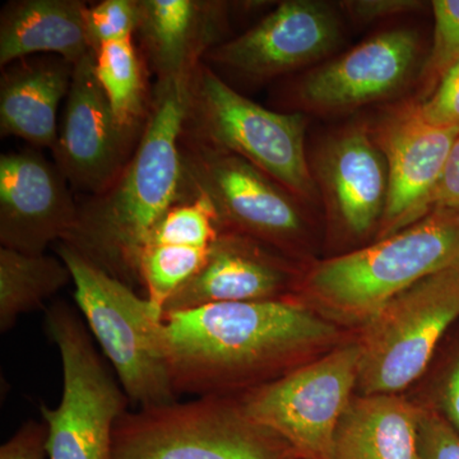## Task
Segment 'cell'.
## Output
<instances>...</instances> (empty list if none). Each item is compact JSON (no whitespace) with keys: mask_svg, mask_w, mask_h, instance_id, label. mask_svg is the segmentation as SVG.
<instances>
[{"mask_svg":"<svg viewBox=\"0 0 459 459\" xmlns=\"http://www.w3.org/2000/svg\"><path fill=\"white\" fill-rule=\"evenodd\" d=\"M343 329L298 295L205 305L162 316V346L175 392L244 394L331 351Z\"/></svg>","mask_w":459,"mask_h":459,"instance_id":"1","label":"cell"},{"mask_svg":"<svg viewBox=\"0 0 459 459\" xmlns=\"http://www.w3.org/2000/svg\"><path fill=\"white\" fill-rule=\"evenodd\" d=\"M190 77L157 81L128 164L107 190L78 205L74 228L60 241L132 289L141 285L138 264L151 232L186 199L180 141Z\"/></svg>","mask_w":459,"mask_h":459,"instance_id":"2","label":"cell"},{"mask_svg":"<svg viewBox=\"0 0 459 459\" xmlns=\"http://www.w3.org/2000/svg\"><path fill=\"white\" fill-rule=\"evenodd\" d=\"M459 261V210L434 208L391 237L310 264L298 295L340 328L362 329L404 290Z\"/></svg>","mask_w":459,"mask_h":459,"instance_id":"3","label":"cell"},{"mask_svg":"<svg viewBox=\"0 0 459 459\" xmlns=\"http://www.w3.org/2000/svg\"><path fill=\"white\" fill-rule=\"evenodd\" d=\"M307 124L304 114L279 113L246 98L202 62L190 77L181 138L247 160L312 205L320 195L305 148Z\"/></svg>","mask_w":459,"mask_h":459,"instance_id":"4","label":"cell"},{"mask_svg":"<svg viewBox=\"0 0 459 459\" xmlns=\"http://www.w3.org/2000/svg\"><path fill=\"white\" fill-rule=\"evenodd\" d=\"M56 253L71 271L75 303L126 397L141 409L177 402L162 346L161 314L72 247L59 243Z\"/></svg>","mask_w":459,"mask_h":459,"instance_id":"5","label":"cell"},{"mask_svg":"<svg viewBox=\"0 0 459 459\" xmlns=\"http://www.w3.org/2000/svg\"><path fill=\"white\" fill-rule=\"evenodd\" d=\"M255 421L235 395L126 412L113 435V459H298Z\"/></svg>","mask_w":459,"mask_h":459,"instance_id":"6","label":"cell"},{"mask_svg":"<svg viewBox=\"0 0 459 459\" xmlns=\"http://www.w3.org/2000/svg\"><path fill=\"white\" fill-rule=\"evenodd\" d=\"M186 199L204 195L212 204L220 231L261 241L301 263L312 249L307 204L234 153L181 138Z\"/></svg>","mask_w":459,"mask_h":459,"instance_id":"7","label":"cell"},{"mask_svg":"<svg viewBox=\"0 0 459 459\" xmlns=\"http://www.w3.org/2000/svg\"><path fill=\"white\" fill-rule=\"evenodd\" d=\"M45 328L59 350L63 394L56 409L41 406L49 459H113V435L126 397L96 351L87 325L66 303L51 305Z\"/></svg>","mask_w":459,"mask_h":459,"instance_id":"8","label":"cell"},{"mask_svg":"<svg viewBox=\"0 0 459 459\" xmlns=\"http://www.w3.org/2000/svg\"><path fill=\"white\" fill-rule=\"evenodd\" d=\"M458 318L459 261L404 290L360 329L356 394H401Z\"/></svg>","mask_w":459,"mask_h":459,"instance_id":"9","label":"cell"},{"mask_svg":"<svg viewBox=\"0 0 459 459\" xmlns=\"http://www.w3.org/2000/svg\"><path fill=\"white\" fill-rule=\"evenodd\" d=\"M358 337L286 376L238 395L247 412L304 459L327 458L340 419L356 394Z\"/></svg>","mask_w":459,"mask_h":459,"instance_id":"10","label":"cell"},{"mask_svg":"<svg viewBox=\"0 0 459 459\" xmlns=\"http://www.w3.org/2000/svg\"><path fill=\"white\" fill-rule=\"evenodd\" d=\"M369 128L388 169L385 216L374 238L379 240L433 211L435 189L459 131L429 122L418 98L386 108Z\"/></svg>","mask_w":459,"mask_h":459,"instance_id":"11","label":"cell"},{"mask_svg":"<svg viewBox=\"0 0 459 459\" xmlns=\"http://www.w3.org/2000/svg\"><path fill=\"white\" fill-rule=\"evenodd\" d=\"M142 134L124 129L95 71V51L74 65L53 155L68 183L90 197L107 190L128 164Z\"/></svg>","mask_w":459,"mask_h":459,"instance_id":"12","label":"cell"},{"mask_svg":"<svg viewBox=\"0 0 459 459\" xmlns=\"http://www.w3.org/2000/svg\"><path fill=\"white\" fill-rule=\"evenodd\" d=\"M340 40V18L333 5L322 0H287L252 29L208 51L204 62L247 80L267 81L319 62Z\"/></svg>","mask_w":459,"mask_h":459,"instance_id":"13","label":"cell"},{"mask_svg":"<svg viewBox=\"0 0 459 459\" xmlns=\"http://www.w3.org/2000/svg\"><path fill=\"white\" fill-rule=\"evenodd\" d=\"M420 41L412 30L380 32L358 47L310 69L295 83L299 108L320 115L347 111L394 98L418 68Z\"/></svg>","mask_w":459,"mask_h":459,"instance_id":"14","label":"cell"},{"mask_svg":"<svg viewBox=\"0 0 459 459\" xmlns=\"http://www.w3.org/2000/svg\"><path fill=\"white\" fill-rule=\"evenodd\" d=\"M310 166L332 231L350 241L376 238L388 198V169L369 124L329 135Z\"/></svg>","mask_w":459,"mask_h":459,"instance_id":"15","label":"cell"},{"mask_svg":"<svg viewBox=\"0 0 459 459\" xmlns=\"http://www.w3.org/2000/svg\"><path fill=\"white\" fill-rule=\"evenodd\" d=\"M56 162L39 151L0 157V243L3 247L45 255L74 228L78 204Z\"/></svg>","mask_w":459,"mask_h":459,"instance_id":"16","label":"cell"},{"mask_svg":"<svg viewBox=\"0 0 459 459\" xmlns=\"http://www.w3.org/2000/svg\"><path fill=\"white\" fill-rule=\"evenodd\" d=\"M304 271L300 263L261 241L221 230L204 267L166 303L164 316L205 305L296 295Z\"/></svg>","mask_w":459,"mask_h":459,"instance_id":"17","label":"cell"},{"mask_svg":"<svg viewBox=\"0 0 459 459\" xmlns=\"http://www.w3.org/2000/svg\"><path fill=\"white\" fill-rule=\"evenodd\" d=\"M230 4L212 0H140L141 51L157 81L190 77L222 44Z\"/></svg>","mask_w":459,"mask_h":459,"instance_id":"18","label":"cell"},{"mask_svg":"<svg viewBox=\"0 0 459 459\" xmlns=\"http://www.w3.org/2000/svg\"><path fill=\"white\" fill-rule=\"evenodd\" d=\"M74 65L59 56L26 57L0 78V134L53 150L60 101L68 96Z\"/></svg>","mask_w":459,"mask_h":459,"instance_id":"19","label":"cell"},{"mask_svg":"<svg viewBox=\"0 0 459 459\" xmlns=\"http://www.w3.org/2000/svg\"><path fill=\"white\" fill-rule=\"evenodd\" d=\"M81 0H17L0 13V65L47 53L77 65L92 50Z\"/></svg>","mask_w":459,"mask_h":459,"instance_id":"20","label":"cell"},{"mask_svg":"<svg viewBox=\"0 0 459 459\" xmlns=\"http://www.w3.org/2000/svg\"><path fill=\"white\" fill-rule=\"evenodd\" d=\"M419 411L401 394H355L325 459H418Z\"/></svg>","mask_w":459,"mask_h":459,"instance_id":"21","label":"cell"},{"mask_svg":"<svg viewBox=\"0 0 459 459\" xmlns=\"http://www.w3.org/2000/svg\"><path fill=\"white\" fill-rule=\"evenodd\" d=\"M74 282L60 258L0 249V331H9L21 316L40 307L47 299Z\"/></svg>","mask_w":459,"mask_h":459,"instance_id":"22","label":"cell"},{"mask_svg":"<svg viewBox=\"0 0 459 459\" xmlns=\"http://www.w3.org/2000/svg\"><path fill=\"white\" fill-rule=\"evenodd\" d=\"M148 65L133 39L111 41L95 50V71L117 123L126 131L142 134L151 102L147 87Z\"/></svg>","mask_w":459,"mask_h":459,"instance_id":"23","label":"cell"},{"mask_svg":"<svg viewBox=\"0 0 459 459\" xmlns=\"http://www.w3.org/2000/svg\"><path fill=\"white\" fill-rule=\"evenodd\" d=\"M211 247L147 244L138 273L151 305L164 316L166 303L204 267Z\"/></svg>","mask_w":459,"mask_h":459,"instance_id":"24","label":"cell"},{"mask_svg":"<svg viewBox=\"0 0 459 459\" xmlns=\"http://www.w3.org/2000/svg\"><path fill=\"white\" fill-rule=\"evenodd\" d=\"M220 228L212 204L204 195L184 199L164 214L151 232L147 244L211 247Z\"/></svg>","mask_w":459,"mask_h":459,"instance_id":"25","label":"cell"},{"mask_svg":"<svg viewBox=\"0 0 459 459\" xmlns=\"http://www.w3.org/2000/svg\"><path fill=\"white\" fill-rule=\"evenodd\" d=\"M433 45L420 69L419 100L428 99L446 72L459 62V0H434Z\"/></svg>","mask_w":459,"mask_h":459,"instance_id":"26","label":"cell"},{"mask_svg":"<svg viewBox=\"0 0 459 459\" xmlns=\"http://www.w3.org/2000/svg\"><path fill=\"white\" fill-rule=\"evenodd\" d=\"M140 17V0H104L91 5L86 21L92 50L107 42L133 39Z\"/></svg>","mask_w":459,"mask_h":459,"instance_id":"27","label":"cell"},{"mask_svg":"<svg viewBox=\"0 0 459 459\" xmlns=\"http://www.w3.org/2000/svg\"><path fill=\"white\" fill-rule=\"evenodd\" d=\"M418 459H459V434L433 407L420 406Z\"/></svg>","mask_w":459,"mask_h":459,"instance_id":"28","label":"cell"},{"mask_svg":"<svg viewBox=\"0 0 459 459\" xmlns=\"http://www.w3.org/2000/svg\"><path fill=\"white\" fill-rule=\"evenodd\" d=\"M421 111L434 126L459 131V62L446 72L434 92L422 100Z\"/></svg>","mask_w":459,"mask_h":459,"instance_id":"29","label":"cell"},{"mask_svg":"<svg viewBox=\"0 0 459 459\" xmlns=\"http://www.w3.org/2000/svg\"><path fill=\"white\" fill-rule=\"evenodd\" d=\"M0 459H49L44 422L29 421L0 446Z\"/></svg>","mask_w":459,"mask_h":459,"instance_id":"30","label":"cell"},{"mask_svg":"<svg viewBox=\"0 0 459 459\" xmlns=\"http://www.w3.org/2000/svg\"><path fill=\"white\" fill-rule=\"evenodd\" d=\"M338 4L352 20L370 23L416 12L424 3L418 0H344Z\"/></svg>","mask_w":459,"mask_h":459,"instance_id":"31","label":"cell"},{"mask_svg":"<svg viewBox=\"0 0 459 459\" xmlns=\"http://www.w3.org/2000/svg\"><path fill=\"white\" fill-rule=\"evenodd\" d=\"M434 208L459 210V137L453 144L442 178L435 189Z\"/></svg>","mask_w":459,"mask_h":459,"instance_id":"32","label":"cell"},{"mask_svg":"<svg viewBox=\"0 0 459 459\" xmlns=\"http://www.w3.org/2000/svg\"><path fill=\"white\" fill-rule=\"evenodd\" d=\"M437 411L459 434V353L444 377Z\"/></svg>","mask_w":459,"mask_h":459,"instance_id":"33","label":"cell"},{"mask_svg":"<svg viewBox=\"0 0 459 459\" xmlns=\"http://www.w3.org/2000/svg\"><path fill=\"white\" fill-rule=\"evenodd\" d=\"M298 459H304V458H298Z\"/></svg>","mask_w":459,"mask_h":459,"instance_id":"34","label":"cell"}]
</instances>
